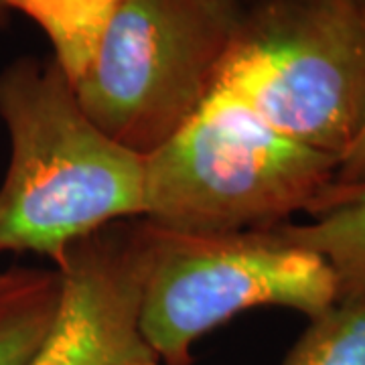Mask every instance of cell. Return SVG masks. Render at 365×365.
<instances>
[{
	"instance_id": "cell-1",
	"label": "cell",
	"mask_w": 365,
	"mask_h": 365,
	"mask_svg": "<svg viewBox=\"0 0 365 365\" xmlns=\"http://www.w3.org/2000/svg\"><path fill=\"white\" fill-rule=\"evenodd\" d=\"M11 160L0 185V252L55 262L118 222L144 215V157L81 110L55 61L19 59L0 73Z\"/></svg>"
},
{
	"instance_id": "cell-2",
	"label": "cell",
	"mask_w": 365,
	"mask_h": 365,
	"mask_svg": "<svg viewBox=\"0 0 365 365\" xmlns=\"http://www.w3.org/2000/svg\"><path fill=\"white\" fill-rule=\"evenodd\" d=\"M339 157L272 128L215 83L181 130L144 157L146 222L197 234L268 230L297 211L319 217L351 201Z\"/></svg>"
},
{
	"instance_id": "cell-3",
	"label": "cell",
	"mask_w": 365,
	"mask_h": 365,
	"mask_svg": "<svg viewBox=\"0 0 365 365\" xmlns=\"http://www.w3.org/2000/svg\"><path fill=\"white\" fill-rule=\"evenodd\" d=\"M217 83L278 132L341 158L365 124V0H252Z\"/></svg>"
},
{
	"instance_id": "cell-4",
	"label": "cell",
	"mask_w": 365,
	"mask_h": 365,
	"mask_svg": "<svg viewBox=\"0 0 365 365\" xmlns=\"http://www.w3.org/2000/svg\"><path fill=\"white\" fill-rule=\"evenodd\" d=\"M242 9L240 0H122L73 83L81 110L118 144L155 153L213 91Z\"/></svg>"
},
{
	"instance_id": "cell-5",
	"label": "cell",
	"mask_w": 365,
	"mask_h": 365,
	"mask_svg": "<svg viewBox=\"0 0 365 365\" xmlns=\"http://www.w3.org/2000/svg\"><path fill=\"white\" fill-rule=\"evenodd\" d=\"M143 225L140 329L163 365H189L197 339L250 309L287 307L313 319L339 299L329 262L272 227L197 234Z\"/></svg>"
},
{
	"instance_id": "cell-6",
	"label": "cell",
	"mask_w": 365,
	"mask_h": 365,
	"mask_svg": "<svg viewBox=\"0 0 365 365\" xmlns=\"http://www.w3.org/2000/svg\"><path fill=\"white\" fill-rule=\"evenodd\" d=\"M144 264L143 217L73 244L55 266L57 307L26 365L160 364L140 329Z\"/></svg>"
},
{
	"instance_id": "cell-7",
	"label": "cell",
	"mask_w": 365,
	"mask_h": 365,
	"mask_svg": "<svg viewBox=\"0 0 365 365\" xmlns=\"http://www.w3.org/2000/svg\"><path fill=\"white\" fill-rule=\"evenodd\" d=\"M122 0H0L6 11H21L45 31L53 61L73 86L86 71L108 21Z\"/></svg>"
},
{
	"instance_id": "cell-8",
	"label": "cell",
	"mask_w": 365,
	"mask_h": 365,
	"mask_svg": "<svg viewBox=\"0 0 365 365\" xmlns=\"http://www.w3.org/2000/svg\"><path fill=\"white\" fill-rule=\"evenodd\" d=\"M57 297V270L0 272V365H26L51 323Z\"/></svg>"
},
{
	"instance_id": "cell-9",
	"label": "cell",
	"mask_w": 365,
	"mask_h": 365,
	"mask_svg": "<svg viewBox=\"0 0 365 365\" xmlns=\"http://www.w3.org/2000/svg\"><path fill=\"white\" fill-rule=\"evenodd\" d=\"M272 230L329 262L339 287L337 300L365 294V193L313 222L280 223Z\"/></svg>"
},
{
	"instance_id": "cell-10",
	"label": "cell",
	"mask_w": 365,
	"mask_h": 365,
	"mask_svg": "<svg viewBox=\"0 0 365 365\" xmlns=\"http://www.w3.org/2000/svg\"><path fill=\"white\" fill-rule=\"evenodd\" d=\"M282 365H365V294L313 317Z\"/></svg>"
},
{
	"instance_id": "cell-11",
	"label": "cell",
	"mask_w": 365,
	"mask_h": 365,
	"mask_svg": "<svg viewBox=\"0 0 365 365\" xmlns=\"http://www.w3.org/2000/svg\"><path fill=\"white\" fill-rule=\"evenodd\" d=\"M337 187L349 199L365 193V124L351 146L341 155L337 169Z\"/></svg>"
},
{
	"instance_id": "cell-12",
	"label": "cell",
	"mask_w": 365,
	"mask_h": 365,
	"mask_svg": "<svg viewBox=\"0 0 365 365\" xmlns=\"http://www.w3.org/2000/svg\"><path fill=\"white\" fill-rule=\"evenodd\" d=\"M6 19H9V11L0 4V25H4V23H6Z\"/></svg>"
},
{
	"instance_id": "cell-13",
	"label": "cell",
	"mask_w": 365,
	"mask_h": 365,
	"mask_svg": "<svg viewBox=\"0 0 365 365\" xmlns=\"http://www.w3.org/2000/svg\"><path fill=\"white\" fill-rule=\"evenodd\" d=\"M153 365H163V364H153Z\"/></svg>"
}]
</instances>
